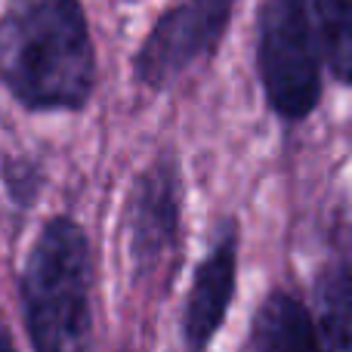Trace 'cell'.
Wrapping results in <instances>:
<instances>
[{
	"label": "cell",
	"mask_w": 352,
	"mask_h": 352,
	"mask_svg": "<svg viewBox=\"0 0 352 352\" xmlns=\"http://www.w3.org/2000/svg\"><path fill=\"white\" fill-rule=\"evenodd\" d=\"M3 179H6L10 195L19 204H28L37 195V188H41V173H37V167L28 164V161H6Z\"/></svg>",
	"instance_id": "30bf717a"
},
{
	"label": "cell",
	"mask_w": 352,
	"mask_h": 352,
	"mask_svg": "<svg viewBox=\"0 0 352 352\" xmlns=\"http://www.w3.org/2000/svg\"><path fill=\"white\" fill-rule=\"evenodd\" d=\"M90 244L59 217L41 229L22 272L25 328L34 352H87L90 340Z\"/></svg>",
	"instance_id": "7a4b0ae2"
},
{
	"label": "cell",
	"mask_w": 352,
	"mask_h": 352,
	"mask_svg": "<svg viewBox=\"0 0 352 352\" xmlns=\"http://www.w3.org/2000/svg\"><path fill=\"white\" fill-rule=\"evenodd\" d=\"M256 72L269 109L297 124L322 99V43L309 0H263Z\"/></svg>",
	"instance_id": "3957f363"
},
{
	"label": "cell",
	"mask_w": 352,
	"mask_h": 352,
	"mask_svg": "<svg viewBox=\"0 0 352 352\" xmlns=\"http://www.w3.org/2000/svg\"><path fill=\"white\" fill-rule=\"evenodd\" d=\"M0 352H16L12 349V343H10V337H6L3 331H0Z\"/></svg>",
	"instance_id": "8fae6325"
},
{
	"label": "cell",
	"mask_w": 352,
	"mask_h": 352,
	"mask_svg": "<svg viewBox=\"0 0 352 352\" xmlns=\"http://www.w3.org/2000/svg\"><path fill=\"white\" fill-rule=\"evenodd\" d=\"M238 278V235L235 226L219 235V241L210 248V254L195 269V281L188 291L186 316H182V337L188 352H204L217 331L223 328L229 303L235 297Z\"/></svg>",
	"instance_id": "8992f818"
},
{
	"label": "cell",
	"mask_w": 352,
	"mask_h": 352,
	"mask_svg": "<svg viewBox=\"0 0 352 352\" xmlns=\"http://www.w3.org/2000/svg\"><path fill=\"white\" fill-rule=\"evenodd\" d=\"M312 16L331 74L352 87V0H312Z\"/></svg>",
	"instance_id": "9c48e42d"
},
{
	"label": "cell",
	"mask_w": 352,
	"mask_h": 352,
	"mask_svg": "<svg viewBox=\"0 0 352 352\" xmlns=\"http://www.w3.org/2000/svg\"><path fill=\"white\" fill-rule=\"evenodd\" d=\"M250 352H322L316 318L291 294H269L254 316Z\"/></svg>",
	"instance_id": "52a82bcc"
},
{
	"label": "cell",
	"mask_w": 352,
	"mask_h": 352,
	"mask_svg": "<svg viewBox=\"0 0 352 352\" xmlns=\"http://www.w3.org/2000/svg\"><path fill=\"white\" fill-rule=\"evenodd\" d=\"M322 352H352V263H334L316 285Z\"/></svg>",
	"instance_id": "ba28073f"
},
{
	"label": "cell",
	"mask_w": 352,
	"mask_h": 352,
	"mask_svg": "<svg viewBox=\"0 0 352 352\" xmlns=\"http://www.w3.org/2000/svg\"><path fill=\"white\" fill-rule=\"evenodd\" d=\"M96 56L78 0H10L0 19V80L34 111L80 109Z\"/></svg>",
	"instance_id": "6da1fadb"
},
{
	"label": "cell",
	"mask_w": 352,
	"mask_h": 352,
	"mask_svg": "<svg viewBox=\"0 0 352 352\" xmlns=\"http://www.w3.org/2000/svg\"><path fill=\"white\" fill-rule=\"evenodd\" d=\"M235 0H176L158 19L136 56V74L148 87H167L217 50Z\"/></svg>",
	"instance_id": "277c9868"
},
{
	"label": "cell",
	"mask_w": 352,
	"mask_h": 352,
	"mask_svg": "<svg viewBox=\"0 0 352 352\" xmlns=\"http://www.w3.org/2000/svg\"><path fill=\"white\" fill-rule=\"evenodd\" d=\"M130 254L140 269L164 260L179 232V179L170 161H158L136 179L127 207Z\"/></svg>",
	"instance_id": "5b68a950"
}]
</instances>
